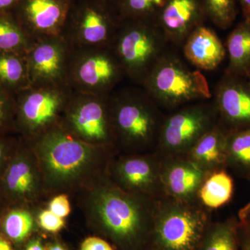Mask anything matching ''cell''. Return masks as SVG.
I'll return each mask as SVG.
<instances>
[{
	"label": "cell",
	"instance_id": "9c48e42d",
	"mask_svg": "<svg viewBox=\"0 0 250 250\" xmlns=\"http://www.w3.org/2000/svg\"><path fill=\"white\" fill-rule=\"evenodd\" d=\"M217 124L213 102H197L177 108L165 116L155 152L161 156L187 154Z\"/></svg>",
	"mask_w": 250,
	"mask_h": 250
},
{
	"label": "cell",
	"instance_id": "8fae6325",
	"mask_svg": "<svg viewBox=\"0 0 250 250\" xmlns=\"http://www.w3.org/2000/svg\"><path fill=\"white\" fill-rule=\"evenodd\" d=\"M108 97L73 90L61 123L87 143L102 144L114 141Z\"/></svg>",
	"mask_w": 250,
	"mask_h": 250
},
{
	"label": "cell",
	"instance_id": "5b68a950",
	"mask_svg": "<svg viewBox=\"0 0 250 250\" xmlns=\"http://www.w3.org/2000/svg\"><path fill=\"white\" fill-rule=\"evenodd\" d=\"M172 48L159 61L142 86L161 108L174 111L211 98L209 85L200 70L187 66Z\"/></svg>",
	"mask_w": 250,
	"mask_h": 250
},
{
	"label": "cell",
	"instance_id": "e0dca14e",
	"mask_svg": "<svg viewBox=\"0 0 250 250\" xmlns=\"http://www.w3.org/2000/svg\"><path fill=\"white\" fill-rule=\"evenodd\" d=\"M207 21L200 0H167L157 21L171 45L182 47L192 31Z\"/></svg>",
	"mask_w": 250,
	"mask_h": 250
},
{
	"label": "cell",
	"instance_id": "2e32d148",
	"mask_svg": "<svg viewBox=\"0 0 250 250\" xmlns=\"http://www.w3.org/2000/svg\"><path fill=\"white\" fill-rule=\"evenodd\" d=\"M207 174L187 154L161 156L164 197L181 202H198L197 193Z\"/></svg>",
	"mask_w": 250,
	"mask_h": 250
},
{
	"label": "cell",
	"instance_id": "4dcf8cb0",
	"mask_svg": "<svg viewBox=\"0 0 250 250\" xmlns=\"http://www.w3.org/2000/svg\"><path fill=\"white\" fill-rule=\"evenodd\" d=\"M13 112H15L14 95L0 85V130L8 124Z\"/></svg>",
	"mask_w": 250,
	"mask_h": 250
},
{
	"label": "cell",
	"instance_id": "83f0119b",
	"mask_svg": "<svg viewBox=\"0 0 250 250\" xmlns=\"http://www.w3.org/2000/svg\"><path fill=\"white\" fill-rule=\"evenodd\" d=\"M206 17L219 29H228L238 14L237 0H200Z\"/></svg>",
	"mask_w": 250,
	"mask_h": 250
},
{
	"label": "cell",
	"instance_id": "ffe728a7",
	"mask_svg": "<svg viewBox=\"0 0 250 250\" xmlns=\"http://www.w3.org/2000/svg\"><path fill=\"white\" fill-rule=\"evenodd\" d=\"M234 181L228 169L208 172L197 193V201L207 209H218L228 205L234 194Z\"/></svg>",
	"mask_w": 250,
	"mask_h": 250
},
{
	"label": "cell",
	"instance_id": "f35d334b",
	"mask_svg": "<svg viewBox=\"0 0 250 250\" xmlns=\"http://www.w3.org/2000/svg\"><path fill=\"white\" fill-rule=\"evenodd\" d=\"M0 250H12V248L9 242L5 241L2 238H0Z\"/></svg>",
	"mask_w": 250,
	"mask_h": 250
},
{
	"label": "cell",
	"instance_id": "7402d4cb",
	"mask_svg": "<svg viewBox=\"0 0 250 250\" xmlns=\"http://www.w3.org/2000/svg\"><path fill=\"white\" fill-rule=\"evenodd\" d=\"M24 55L0 52V85L13 95L29 86Z\"/></svg>",
	"mask_w": 250,
	"mask_h": 250
},
{
	"label": "cell",
	"instance_id": "74e56055",
	"mask_svg": "<svg viewBox=\"0 0 250 250\" xmlns=\"http://www.w3.org/2000/svg\"><path fill=\"white\" fill-rule=\"evenodd\" d=\"M96 1L103 3V4L110 6V7L113 8V9H116L117 11V6H118L121 0H96Z\"/></svg>",
	"mask_w": 250,
	"mask_h": 250
},
{
	"label": "cell",
	"instance_id": "d4e9b609",
	"mask_svg": "<svg viewBox=\"0 0 250 250\" xmlns=\"http://www.w3.org/2000/svg\"><path fill=\"white\" fill-rule=\"evenodd\" d=\"M35 41L11 12L0 13V52L25 54Z\"/></svg>",
	"mask_w": 250,
	"mask_h": 250
},
{
	"label": "cell",
	"instance_id": "9a60e30c",
	"mask_svg": "<svg viewBox=\"0 0 250 250\" xmlns=\"http://www.w3.org/2000/svg\"><path fill=\"white\" fill-rule=\"evenodd\" d=\"M161 156L152 152L120 161L116 175L120 188L135 195L160 199L164 197L161 182Z\"/></svg>",
	"mask_w": 250,
	"mask_h": 250
},
{
	"label": "cell",
	"instance_id": "f1b7e54d",
	"mask_svg": "<svg viewBox=\"0 0 250 250\" xmlns=\"http://www.w3.org/2000/svg\"><path fill=\"white\" fill-rule=\"evenodd\" d=\"M34 226V220L29 212L14 210L5 218L4 229L6 235L16 242L25 239Z\"/></svg>",
	"mask_w": 250,
	"mask_h": 250
},
{
	"label": "cell",
	"instance_id": "d6a6232c",
	"mask_svg": "<svg viewBox=\"0 0 250 250\" xmlns=\"http://www.w3.org/2000/svg\"><path fill=\"white\" fill-rule=\"evenodd\" d=\"M49 210L61 218L67 217L70 214L71 208L66 195H61L54 197L53 200L49 202Z\"/></svg>",
	"mask_w": 250,
	"mask_h": 250
},
{
	"label": "cell",
	"instance_id": "f546056e",
	"mask_svg": "<svg viewBox=\"0 0 250 250\" xmlns=\"http://www.w3.org/2000/svg\"><path fill=\"white\" fill-rule=\"evenodd\" d=\"M240 250H250V202L238 213Z\"/></svg>",
	"mask_w": 250,
	"mask_h": 250
},
{
	"label": "cell",
	"instance_id": "ba28073f",
	"mask_svg": "<svg viewBox=\"0 0 250 250\" xmlns=\"http://www.w3.org/2000/svg\"><path fill=\"white\" fill-rule=\"evenodd\" d=\"M121 21L116 9L96 0H72L61 36L72 47H111Z\"/></svg>",
	"mask_w": 250,
	"mask_h": 250
},
{
	"label": "cell",
	"instance_id": "484cf974",
	"mask_svg": "<svg viewBox=\"0 0 250 250\" xmlns=\"http://www.w3.org/2000/svg\"><path fill=\"white\" fill-rule=\"evenodd\" d=\"M5 180L10 191L21 196L30 194L35 188V173L31 164L24 159H18L11 164Z\"/></svg>",
	"mask_w": 250,
	"mask_h": 250
},
{
	"label": "cell",
	"instance_id": "7a4b0ae2",
	"mask_svg": "<svg viewBox=\"0 0 250 250\" xmlns=\"http://www.w3.org/2000/svg\"><path fill=\"white\" fill-rule=\"evenodd\" d=\"M114 140L155 152L165 115L142 87H125L108 97Z\"/></svg>",
	"mask_w": 250,
	"mask_h": 250
},
{
	"label": "cell",
	"instance_id": "3957f363",
	"mask_svg": "<svg viewBox=\"0 0 250 250\" xmlns=\"http://www.w3.org/2000/svg\"><path fill=\"white\" fill-rule=\"evenodd\" d=\"M170 45L157 20H121L111 47L125 77L142 86Z\"/></svg>",
	"mask_w": 250,
	"mask_h": 250
},
{
	"label": "cell",
	"instance_id": "44dd1931",
	"mask_svg": "<svg viewBox=\"0 0 250 250\" xmlns=\"http://www.w3.org/2000/svg\"><path fill=\"white\" fill-rule=\"evenodd\" d=\"M229 65L225 71L247 77L250 68V20H243L227 40Z\"/></svg>",
	"mask_w": 250,
	"mask_h": 250
},
{
	"label": "cell",
	"instance_id": "8992f818",
	"mask_svg": "<svg viewBox=\"0 0 250 250\" xmlns=\"http://www.w3.org/2000/svg\"><path fill=\"white\" fill-rule=\"evenodd\" d=\"M36 146L46 172L59 182L78 177L95 152L91 143L79 139L62 123L36 136Z\"/></svg>",
	"mask_w": 250,
	"mask_h": 250
},
{
	"label": "cell",
	"instance_id": "836d02e7",
	"mask_svg": "<svg viewBox=\"0 0 250 250\" xmlns=\"http://www.w3.org/2000/svg\"><path fill=\"white\" fill-rule=\"evenodd\" d=\"M81 250H113L104 240L97 237H89L82 243Z\"/></svg>",
	"mask_w": 250,
	"mask_h": 250
},
{
	"label": "cell",
	"instance_id": "4316f807",
	"mask_svg": "<svg viewBox=\"0 0 250 250\" xmlns=\"http://www.w3.org/2000/svg\"><path fill=\"white\" fill-rule=\"evenodd\" d=\"M167 0H121L117 11L121 20H157Z\"/></svg>",
	"mask_w": 250,
	"mask_h": 250
},
{
	"label": "cell",
	"instance_id": "e575fe53",
	"mask_svg": "<svg viewBox=\"0 0 250 250\" xmlns=\"http://www.w3.org/2000/svg\"><path fill=\"white\" fill-rule=\"evenodd\" d=\"M20 0H0V13L11 12Z\"/></svg>",
	"mask_w": 250,
	"mask_h": 250
},
{
	"label": "cell",
	"instance_id": "ac0fdd59",
	"mask_svg": "<svg viewBox=\"0 0 250 250\" xmlns=\"http://www.w3.org/2000/svg\"><path fill=\"white\" fill-rule=\"evenodd\" d=\"M182 49L185 58L198 70H215L227 54L225 46L216 33L205 24L192 31Z\"/></svg>",
	"mask_w": 250,
	"mask_h": 250
},
{
	"label": "cell",
	"instance_id": "7c38bea8",
	"mask_svg": "<svg viewBox=\"0 0 250 250\" xmlns=\"http://www.w3.org/2000/svg\"><path fill=\"white\" fill-rule=\"evenodd\" d=\"M71 51V46L62 36L36 41L24 55L29 86H69Z\"/></svg>",
	"mask_w": 250,
	"mask_h": 250
},
{
	"label": "cell",
	"instance_id": "6da1fadb",
	"mask_svg": "<svg viewBox=\"0 0 250 250\" xmlns=\"http://www.w3.org/2000/svg\"><path fill=\"white\" fill-rule=\"evenodd\" d=\"M158 200L129 193L108 184L95 193L94 209L112 238L124 246H134L152 238Z\"/></svg>",
	"mask_w": 250,
	"mask_h": 250
},
{
	"label": "cell",
	"instance_id": "60d3db41",
	"mask_svg": "<svg viewBox=\"0 0 250 250\" xmlns=\"http://www.w3.org/2000/svg\"><path fill=\"white\" fill-rule=\"evenodd\" d=\"M4 146L2 143L0 142V161L2 159L3 154H4Z\"/></svg>",
	"mask_w": 250,
	"mask_h": 250
},
{
	"label": "cell",
	"instance_id": "1f68e13d",
	"mask_svg": "<svg viewBox=\"0 0 250 250\" xmlns=\"http://www.w3.org/2000/svg\"><path fill=\"white\" fill-rule=\"evenodd\" d=\"M39 220L41 228L49 232H57L62 230L65 225L63 219L54 214L49 210L41 212Z\"/></svg>",
	"mask_w": 250,
	"mask_h": 250
},
{
	"label": "cell",
	"instance_id": "52a82bcc",
	"mask_svg": "<svg viewBox=\"0 0 250 250\" xmlns=\"http://www.w3.org/2000/svg\"><path fill=\"white\" fill-rule=\"evenodd\" d=\"M124 77L111 47H72L68 85L72 90L109 96Z\"/></svg>",
	"mask_w": 250,
	"mask_h": 250
},
{
	"label": "cell",
	"instance_id": "ab89813d",
	"mask_svg": "<svg viewBox=\"0 0 250 250\" xmlns=\"http://www.w3.org/2000/svg\"><path fill=\"white\" fill-rule=\"evenodd\" d=\"M48 250H66L63 247L59 244H54L53 246L50 247Z\"/></svg>",
	"mask_w": 250,
	"mask_h": 250
},
{
	"label": "cell",
	"instance_id": "603a6c76",
	"mask_svg": "<svg viewBox=\"0 0 250 250\" xmlns=\"http://www.w3.org/2000/svg\"><path fill=\"white\" fill-rule=\"evenodd\" d=\"M226 165L237 177L250 182V129L228 134Z\"/></svg>",
	"mask_w": 250,
	"mask_h": 250
},
{
	"label": "cell",
	"instance_id": "b9f144b4",
	"mask_svg": "<svg viewBox=\"0 0 250 250\" xmlns=\"http://www.w3.org/2000/svg\"><path fill=\"white\" fill-rule=\"evenodd\" d=\"M246 78H248V80H249L250 82V68L249 72H248V75H247Z\"/></svg>",
	"mask_w": 250,
	"mask_h": 250
},
{
	"label": "cell",
	"instance_id": "d590c367",
	"mask_svg": "<svg viewBox=\"0 0 250 250\" xmlns=\"http://www.w3.org/2000/svg\"><path fill=\"white\" fill-rule=\"evenodd\" d=\"M245 20H250V0H237Z\"/></svg>",
	"mask_w": 250,
	"mask_h": 250
},
{
	"label": "cell",
	"instance_id": "8d00e7d4",
	"mask_svg": "<svg viewBox=\"0 0 250 250\" xmlns=\"http://www.w3.org/2000/svg\"><path fill=\"white\" fill-rule=\"evenodd\" d=\"M25 250H45L40 241L39 240H34L31 241L29 244L27 245Z\"/></svg>",
	"mask_w": 250,
	"mask_h": 250
},
{
	"label": "cell",
	"instance_id": "277c9868",
	"mask_svg": "<svg viewBox=\"0 0 250 250\" xmlns=\"http://www.w3.org/2000/svg\"><path fill=\"white\" fill-rule=\"evenodd\" d=\"M210 211L198 202L159 199L151 238L154 249L199 250L211 224Z\"/></svg>",
	"mask_w": 250,
	"mask_h": 250
},
{
	"label": "cell",
	"instance_id": "5bb4252c",
	"mask_svg": "<svg viewBox=\"0 0 250 250\" xmlns=\"http://www.w3.org/2000/svg\"><path fill=\"white\" fill-rule=\"evenodd\" d=\"M72 0H20L11 11L34 41L62 35Z\"/></svg>",
	"mask_w": 250,
	"mask_h": 250
},
{
	"label": "cell",
	"instance_id": "cb8c5ba5",
	"mask_svg": "<svg viewBox=\"0 0 250 250\" xmlns=\"http://www.w3.org/2000/svg\"><path fill=\"white\" fill-rule=\"evenodd\" d=\"M199 250H240L238 217L210 224Z\"/></svg>",
	"mask_w": 250,
	"mask_h": 250
},
{
	"label": "cell",
	"instance_id": "d6986e66",
	"mask_svg": "<svg viewBox=\"0 0 250 250\" xmlns=\"http://www.w3.org/2000/svg\"><path fill=\"white\" fill-rule=\"evenodd\" d=\"M228 133L217 124L197 141L187 155L207 172L227 169Z\"/></svg>",
	"mask_w": 250,
	"mask_h": 250
},
{
	"label": "cell",
	"instance_id": "30bf717a",
	"mask_svg": "<svg viewBox=\"0 0 250 250\" xmlns=\"http://www.w3.org/2000/svg\"><path fill=\"white\" fill-rule=\"evenodd\" d=\"M72 91L69 86H29L15 94V112L21 127L38 136L60 124Z\"/></svg>",
	"mask_w": 250,
	"mask_h": 250
},
{
	"label": "cell",
	"instance_id": "4fadbf2b",
	"mask_svg": "<svg viewBox=\"0 0 250 250\" xmlns=\"http://www.w3.org/2000/svg\"><path fill=\"white\" fill-rule=\"evenodd\" d=\"M218 123L228 134L250 129V82L225 71L215 88Z\"/></svg>",
	"mask_w": 250,
	"mask_h": 250
}]
</instances>
